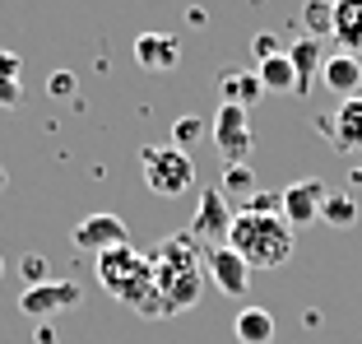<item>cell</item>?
<instances>
[{
	"label": "cell",
	"instance_id": "27",
	"mask_svg": "<svg viewBox=\"0 0 362 344\" xmlns=\"http://www.w3.org/2000/svg\"><path fill=\"white\" fill-rule=\"evenodd\" d=\"M19 70H23V61L14 52H0V79H14L19 84Z\"/></svg>",
	"mask_w": 362,
	"mask_h": 344
},
{
	"label": "cell",
	"instance_id": "26",
	"mask_svg": "<svg viewBox=\"0 0 362 344\" xmlns=\"http://www.w3.org/2000/svg\"><path fill=\"white\" fill-rule=\"evenodd\" d=\"M14 103H23V84H14V79H0V108H14Z\"/></svg>",
	"mask_w": 362,
	"mask_h": 344
},
{
	"label": "cell",
	"instance_id": "15",
	"mask_svg": "<svg viewBox=\"0 0 362 344\" xmlns=\"http://www.w3.org/2000/svg\"><path fill=\"white\" fill-rule=\"evenodd\" d=\"M334 42L349 56H362V0H339L334 5Z\"/></svg>",
	"mask_w": 362,
	"mask_h": 344
},
{
	"label": "cell",
	"instance_id": "23",
	"mask_svg": "<svg viewBox=\"0 0 362 344\" xmlns=\"http://www.w3.org/2000/svg\"><path fill=\"white\" fill-rule=\"evenodd\" d=\"M251 52H256V61L265 65V61H274V56H284V42H279L274 33H256V38H251Z\"/></svg>",
	"mask_w": 362,
	"mask_h": 344
},
{
	"label": "cell",
	"instance_id": "24",
	"mask_svg": "<svg viewBox=\"0 0 362 344\" xmlns=\"http://www.w3.org/2000/svg\"><path fill=\"white\" fill-rule=\"evenodd\" d=\"M23 280H28V289L47 284V256L42 251H28V256H23Z\"/></svg>",
	"mask_w": 362,
	"mask_h": 344
},
{
	"label": "cell",
	"instance_id": "16",
	"mask_svg": "<svg viewBox=\"0 0 362 344\" xmlns=\"http://www.w3.org/2000/svg\"><path fill=\"white\" fill-rule=\"evenodd\" d=\"M288 65H293V75H298V93H307L311 88V75H320V65H325V56H320V42L316 38H298V42L288 47Z\"/></svg>",
	"mask_w": 362,
	"mask_h": 344
},
{
	"label": "cell",
	"instance_id": "14",
	"mask_svg": "<svg viewBox=\"0 0 362 344\" xmlns=\"http://www.w3.org/2000/svg\"><path fill=\"white\" fill-rule=\"evenodd\" d=\"M330 135L344 154L362 149V93H353V98L339 103V112H334V121H330Z\"/></svg>",
	"mask_w": 362,
	"mask_h": 344
},
{
	"label": "cell",
	"instance_id": "3",
	"mask_svg": "<svg viewBox=\"0 0 362 344\" xmlns=\"http://www.w3.org/2000/svg\"><path fill=\"white\" fill-rule=\"evenodd\" d=\"M228 247L251 270H274L293 256V228L284 224V214H246L242 210V214H233Z\"/></svg>",
	"mask_w": 362,
	"mask_h": 344
},
{
	"label": "cell",
	"instance_id": "10",
	"mask_svg": "<svg viewBox=\"0 0 362 344\" xmlns=\"http://www.w3.org/2000/svg\"><path fill=\"white\" fill-rule=\"evenodd\" d=\"M204 270H209V280L218 284L228 298H246V289H251V265H246L233 247H214L209 256H204Z\"/></svg>",
	"mask_w": 362,
	"mask_h": 344
},
{
	"label": "cell",
	"instance_id": "1",
	"mask_svg": "<svg viewBox=\"0 0 362 344\" xmlns=\"http://www.w3.org/2000/svg\"><path fill=\"white\" fill-rule=\"evenodd\" d=\"M149 265H153V289H158L163 312L168 316L191 312L195 302H200V293H204V260H200V251H195V242L186 233L168 237V242L149 256Z\"/></svg>",
	"mask_w": 362,
	"mask_h": 344
},
{
	"label": "cell",
	"instance_id": "2",
	"mask_svg": "<svg viewBox=\"0 0 362 344\" xmlns=\"http://www.w3.org/2000/svg\"><path fill=\"white\" fill-rule=\"evenodd\" d=\"M98 280H103V289L112 293L117 302H126L130 312H139V316H168V312H163L158 289H153L149 256H139L135 247L103 251V256H98Z\"/></svg>",
	"mask_w": 362,
	"mask_h": 344
},
{
	"label": "cell",
	"instance_id": "17",
	"mask_svg": "<svg viewBox=\"0 0 362 344\" xmlns=\"http://www.w3.org/2000/svg\"><path fill=\"white\" fill-rule=\"evenodd\" d=\"M233 331H237L242 344H269L274 340V316H269L265 307H242L237 321H233Z\"/></svg>",
	"mask_w": 362,
	"mask_h": 344
},
{
	"label": "cell",
	"instance_id": "6",
	"mask_svg": "<svg viewBox=\"0 0 362 344\" xmlns=\"http://www.w3.org/2000/svg\"><path fill=\"white\" fill-rule=\"evenodd\" d=\"M325 182L320 177H302V182L284 186V195H279V210H284V224L288 228H307L320 219V210H325Z\"/></svg>",
	"mask_w": 362,
	"mask_h": 344
},
{
	"label": "cell",
	"instance_id": "29",
	"mask_svg": "<svg viewBox=\"0 0 362 344\" xmlns=\"http://www.w3.org/2000/svg\"><path fill=\"white\" fill-rule=\"evenodd\" d=\"M0 280H5V260H0Z\"/></svg>",
	"mask_w": 362,
	"mask_h": 344
},
{
	"label": "cell",
	"instance_id": "11",
	"mask_svg": "<svg viewBox=\"0 0 362 344\" xmlns=\"http://www.w3.org/2000/svg\"><path fill=\"white\" fill-rule=\"evenodd\" d=\"M135 61L144 70H177L181 65V38H172V33H139Z\"/></svg>",
	"mask_w": 362,
	"mask_h": 344
},
{
	"label": "cell",
	"instance_id": "7",
	"mask_svg": "<svg viewBox=\"0 0 362 344\" xmlns=\"http://www.w3.org/2000/svg\"><path fill=\"white\" fill-rule=\"evenodd\" d=\"M70 242H75L79 251H88V256H103V251L130 247V228L121 224L117 214H88V219H79V224H75Z\"/></svg>",
	"mask_w": 362,
	"mask_h": 344
},
{
	"label": "cell",
	"instance_id": "22",
	"mask_svg": "<svg viewBox=\"0 0 362 344\" xmlns=\"http://www.w3.org/2000/svg\"><path fill=\"white\" fill-rule=\"evenodd\" d=\"M200 135H204V121L200 117H181L177 126H172V144H177V149H191Z\"/></svg>",
	"mask_w": 362,
	"mask_h": 344
},
{
	"label": "cell",
	"instance_id": "18",
	"mask_svg": "<svg viewBox=\"0 0 362 344\" xmlns=\"http://www.w3.org/2000/svg\"><path fill=\"white\" fill-rule=\"evenodd\" d=\"M256 75H260V88H265V93H298V75H293L288 56H274V61H265Z\"/></svg>",
	"mask_w": 362,
	"mask_h": 344
},
{
	"label": "cell",
	"instance_id": "25",
	"mask_svg": "<svg viewBox=\"0 0 362 344\" xmlns=\"http://www.w3.org/2000/svg\"><path fill=\"white\" fill-rule=\"evenodd\" d=\"M75 88H79V79L70 75V70H56V75L47 79V93H52V98H70Z\"/></svg>",
	"mask_w": 362,
	"mask_h": 344
},
{
	"label": "cell",
	"instance_id": "21",
	"mask_svg": "<svg viewBox=\"0 0 362 344\" xmlns=\"http://www.w3.org/2000/svg\"><path fill=\"white\" fill-rule=\"evenodd\" d=\"M218 191L223 195H246V200H251V195H256V177H251V168H223V186H218Z\"/></svg>",
	"mask_w": 362,
	"mask_h": 344
},
{
	"label": "cell",
	"instance_id": "13",
	"mask_svg": "<svg viewBox=\"0 0 362 344\" xmlns=\"http://www.w3.org/2000/svg\"><path fill=\"white\" fill-rule=\"evenodd\" d=\"M218 93H223V103L251 112L260 98H265V88H260V75H256V70H218Z\"/></svg>",
	"mask_w": 362,
	"mask_h": 344
},
{
	"label": "cell",
	"instance_id": "9",
	"mask_svg": "<svg viewBox=\"0 0 362 344\" xmlns=\"http://www.w3.org/2000/svg\"><path fill=\"white\" fill-rule=\"evenodd\" d=\"M228 228H233V210H228L223 191L209 186L200 195V210H195V224H191V242H209L214 247H228Z\"/></svg>",
	"mask_w": 362,
	"mask_h": 344
},
{
	"label": "cell",
	"instance_id": "28",
	"mask_svg": "<svg viewBox=\"0 0 362 344\" xmlns=\"http://www.w3.org/2000/svg\"><path fill=\"white\" fill-rule=\"evenodd\" d=\"M349 182H353V186H362V163H358V168H353V177H349Z\"/></svg>",
	"mask_w": 362,
	"mask_h": 344
},
{
	"label": "cell",
	"instance_id": "12",
	"mask_svg": "<svg viewBox=\"0 0 362 344\" xmlns=\"http://www.w3.org/2000/svg\"><path fill=\"white\" fill-rule=\"evenodd\" d=\"M320 84L330 88V93H339V98L362 93V61H358V56H349V52L325 56V65H320Z\"/></svg>",
	"mask_w": 362,
	"mask_h": 344
},
{
	"label": "cell",
	"instance_id": "19",
	"mask_svg": "<svg viewBox=\"0 0 362 344\" xmlns=\"http://www.w3.org/2000/svg\"><path fill=\"white\" fill-rule=\"evenodd\" d=\"M302 23H307V38H330L334 33V0H311L307 10H302Z\"/></svg>",
	"mask_w": 362,
	"mask_h": 344
},
{
	"label": "cell",
	"instance_id": "5",
	"mask_svg": "<svg viewBox=\"0 0 362 344\" xmlns=\"http://www.w3.org/2000/svg\"><path fill=\"white\" fill-rule=\"evenodd\" d=\"M214 144H218V159L223 168H242L246 154H251V121H246L242 108L223 103L218 117H214Z\"/></svg>",
	"mask_w": 362,
	"mask_h": 344
},
{
	"label": "cell",
	"instance_id": "8",
	"mask_svg": "<svg viewBox=\"0 0 362 344\" xmlns=\"http://www.w3.org/2000/svg\"><path fill=\"white\" fill-rule=\"evenodd\" d=\"M79 298H84V293H79L75 280H47V284H37V289H23L19 307L28 316H37V321H47V316H56V312H75Z\"/></svg>",
	"mask_w": 362,
	"mask_h": 344
},
{
	"label": "cell",
	"instance_id": "4",
	"mask_svg": "<svg viewBox=\"0 0 362 344\" xmlns=\"http://www.w3.org/2000/svg\"><path fill=\"white\" fill-rule=\"evenodd\" d=\"M139 168H144V186L153 195H186L195 186V163L177 144H144L139 149Z\"/></svg>",
	"mask_w": 362,
	"mask_h": 344
},
{
	"label": "cell",
	"instance_id": "20",
	"mask_svg": "<svg viewBox=\"0 0 362 344\" xmlns=\"http://www.w3.org/2000/svg\"><path fill=\"white\" fill-rule=\"evenodd\" d=\"M320 219H325V224H334V228H353V224H358V200H353L349 191L325 195V210H320Z\"/></svg>",
	"mask_w": 362,
	"mask_h": 344
}]
</instances>
